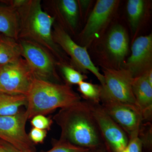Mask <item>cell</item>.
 I'll return each instance as SVG.
<instances>
[{
	"label": "cell",
	"mask_w": 152,
	"mask_h": 152,
	"mask_svg": "<svg viewBox=\"0 0 152 152\" xmlns=\"http://www.w3.org/2000/svg\"><path fill=\"white\" fill-rule=\"evenodd\" d=\"M53 119L61 129L60 140L90 151L106 148L86 101L60 109Z\"/></svg>",
	"instance_id": "cell-1"
},
{
	"label": "cell",
	"mask_w": 152,
	"mask_h": 152,
	"mask_svg": "<svg viewBox=\"0 0 152 152\" xmlns=\"http://www.w3.org/2000/svg\"><path fill=\"white\" fill-rule=\"evenodd\" d=\"M26 111L29 119L37 115H45L81 100L68 84H61L34 77L26 96Z\"/></svg>",
	"instance_id": "cell-2"
},
{
	"label": "cell",
	"mask_w": 152,
	"mask_h": 152,
	"mask_svg": "<svg viewBox=\"0 0 152 152\" xmlns=\"http://www.w3.org/2000/svg\"><path fill=\"white\" fill-rule=\"evenodd\" d=\"M16 10L20 23L18 40L33 41L59 57V48L52 37L55 18L43 11L41 1L27 0L24 5Z\"/></svg>",
	"instance_id": "cell-3"
},
{
	"label": "cell",
	"mask_w": 152,
	"mask_h": 152,
	"mask_svg": "<svg viewBox=\"0 0 152 152\" xmlns=\"http://www.w3.org/2000/svg\"><path fill=\"white\" fill-rule=\"evenodd\" d=\"M103 71L104 84L100 85L101 102L115 101L138 107L133 92L134 77L132 72L125 68H104Z\"/></svg>",
	"instance_id": "cell-4"
},
{
	"label": "cell",
	"mask_w": 152,
	"mask_h": 152,
	"mask_svg": "<svg viewBox=\"0 0 152 152\" xmlns=\"http://www.w3.org/2000/svg\"><path fill=\"white\" fill-rule=\"evenodd\" d=\"M24 58L36 77L54 82L59 80L56 71V62L51 53L47 49L33 41L18 40Z\"/></svg>",
	"instance_id": "cell-5"
},
{
	"label": "cell",
	"mask_w": 152,
	"mask_h": 152,
	"mask_svg": "<svg viewBox=\"0 0 152 152\" xmlns=\"http://www.w3.org/2000/svg\"><path fill=\"white\" fill-rule=\"evenodd\" d=\"M34 77L22 57L15 62L0 65V93L26 96Z\"/></svg>",
	"instance_id": "cell-6"
},
{
	"label": "cell",
	"mask_w": 152,
	"mask_h": 152,
	"mask_svg": "<svg viewBox=\"0 0 152 152\" xmlns=\"http://www.w3.org/2000/svg\"><path fill=\"white\" fill-rule=\"evenodd\" d=\"M86 102L96 122L107 149L110 152L124 151L129 140L127 134L111 118L101 103Z\"/></svg>",
	"instance_id": "cell-7"
},
{
	"label": "cell",
	"mask_w": 152,
	"mask_h": 152,
	"mask_svg": "<svg viewBox=\"0 0 152 152\" xmlns=\"http://www.w3.org/2000/svg\"><path fill=\"white\" fill-rule=\"evenodd\" d=\"M28 115L26 110L13 115L0 116V140L7 142L20 151L36 152L35 144L26 131Z\"/></svg>",
	"instance_id": "cell-8"
},
{
	"label": "cell",
	"mask_w": 152,
	"mask_h": 152,
	"mask_svg": "<svg viewBox=\"0 0 152 152\" xmlns=\"http://www.w3.org/2000/svg\"><path fill=\"white\" fill-rule=\"evenodd\" d=\"M52 37L55 43L59 46L70 56L73 63L82 72L90 71L103 86L104 84L103 75L94 64L85 47L76 43L65 30L58 25H55L52 31Z\"/></svg>",
	"instance_id": "cell-9"
},
{
	"label": "cell",
	"mask_w": 152,
	"mask_h": 152,
	"mask_svg": "<svg viewBox=\"0 0 152 152\" xmlns=\"http://www.w3.org/2000/svg\"><path fill=\"white\" fill-rule=\"evenodd\" d=\"M101 104L111 118L126 133L129 137L134 133L139 132L143 120L137 107L115 101H103Z\"/></svg>",
	"instance_id": "cell-10"
},
{
	"label": "cell",
	"mask_w": 152,
	"mask_h": 152,
	"mask_svg": "<svg viewBox=\"0 0 152 152\" xmlns=\"http://www.w3.org/2000/svg\"><path fill=\"white\" fill-rule=\"evenodd\" d=\"M119 1L98 0L82 31L84 45H89L106 26L116 8Z\"/></svg>",
	"instance_id": "cell-11"
},
{
	"label": "cell",
	"mask_w": 152,
	"mask_h": 152,
	"mask_svg": "<svg viewBox=\"0 0 152 152\" xmlns=\"http://www.w3.org/2000/svg\"><path fill=\"white\" fill-rule=\"evenodd\" d=\"M132 51L125 68L130 71L135 77L152 69V34L137 38L132 45Z\"/></svg>",
	"instance_id": "cell-12"
},
{
	"label": "cell",
	"mask_w": 152,
	"mask_h": 152,
	"mask_svg": "<svg viewBox=\"0 0 152 152\" xmlns=\"http://www.w3.org/2000/svg\"><path fill=\"white\" fill-rule=\"evenodd\" d=\"M132 87L143 122H152V86L148 81L146 72L134 77Z\"/></svg>",
	"instance_id": "cell-13"
},
{
	"label": "cell",
	"mask_w": 152,
	"mask_h": 152,
	"mask_svg": "<svg viewBox=\"0 0 152 152\" xmlns=\"http://www.w3.org/2000/svg\"><path fill=\"white\" fill-rule=\"evenodd\" d=\"M106 46L109 53L115 61H122L129 50V38L124 28L121 25L113 27L108 35Z\"/></svg>",
	"instance_id": "cell-14"
},
{
	"label": "cell",
	"mask_w": 152,
	"mask_h": 152,
	"mask_svg": "<svg viewBox=\"0 0 152 152\" xmlns=\"http://www.w3.org/2000/svg\"><path fill=\"white\" fill-rule=\"evenodd\" d=\"M20 23L16 9L4 4H0V34L18 39Z\"/></svg>",
	"instance_id": "cell-15"
},
{
	"label": "cell",
	"mask_w": 152,
	"mask_h": 152,
	"mask_svg": "<svg viewBox=\"0 0 152 152\" xmlns=\"http://www.w3.org/2000/svg\"><path fill=\"white\" fill-rule=\"evenodd\" d=\"M21 57L18 41L0 34V65L15 62Z\"/></svg>",
	"instance_id": "cell-16"
},
{
	"label": "cell",
	"mask_w": 152,
	"mask_h": 152,
	"mask_svg": "<svg viewBox=\"0 0 152 152\" xmlns=\"http://www.w3.org/2000/svg\"><path fill=\"white\" fill-rule=\"evenodd\" d=\"M27 104L26 97L24 95L0 93V116L18 113L23 107H26Z\"/></svg>",
	"instance_id": "cell-17"
},
{
	"label": "cell",
	"mask_w": 152,
	"mask_h": 152,
	"mask_svg": "<svg viewBox=\"0 0 152 152\" xmlns=\"http://www.w3.org/2000/svg\"><path fill=\"white\" fill-rule=\"evenodd\" d=\"M145 2L142 0H129L127 10L130 23L133 31L138 26L145 10Z\"/></svg>",
	"instance_id": "cell-18"
},
{
	"label": "cell",
	"mask_w": 152,
	"mask_h": 152,
	"mask_svg": "<svg viewBox=\"0 0 152 152\" xmlns=\"http://www.w3.org/2000/svg\"><path fill=\"white\" fill-rule=\"evenodd\" d=\"M59 8L68 23L72 28H76L77 23L78 5L75 0H61L59 2Z\"/></svg>",
	"instance_id": "cell-19"
},
{
	"label": "cell",
	"mask_w": 152,
	"mask_h": 152,
	"mask_svg": "<svg viewBox=\"0 0 152 152\" xmlns=\"http://www.w3.org/2000/svg\"><path fill=\"white\" fill-rule=\"evenodd\" d=\"M78 86V90L85 101L95 103H101L100 85L99 86L84 81Z\"/></svg>",
	"instance_id": "cell-20"
},
{
	"label": "cell",
	"mask_w": 152,
	"mask_h": 152,
	"mask_svg": "<svg viewBox=\"0 0 152 152\" xmlns=\"http://www.w3.org/2000/svg\"><path fill=\"white\" fill-rule=\"evenodd\" d=\"M138 137L143 152H152V124L151 122H143L139 128Z\"/></svg>",
	"instance_id": "cell-21"
},
{
	"label": "cell",
	"mask_w": 152,
	"mask_h": 152,
	"mask_svg": "<svg viewBox=\"0 0 152 152\" xmlns=\"http://www.w3.org/2000/svg\"><path fill=\"white\" fill-rule=\"evenodd\" d=\"M91 151L74 145L66 141L53 140L52 141V148L43 152H90Z\"/></svg>",
	"instance_id": "cell-22"
},
{
	"label": "cell",
	"mask_w": 152,
	"mask_h": 152,
	"mask_svg": "<svg viewBox=\"0 0 152 152\" xmlns=\"http://www.w3.org/2000/svg\"><path fill=\"white\" fill-rule=\"evenodd\" d=\"M61 69L67 83V84L78 85L87 78L86 76L69 66L62 65Z\"/></svg>",
	"instance_id": "cell-23"
},
{
	"label": "cell",
	"mask_w": 152,
	"mask_h": 152,
	"mask_svg": "<svg viewBox=\"0 0 152 152\" xmlns=\"http://www.w3.org/2000/svg\"><path fill=\"white\" fill-rule=\"evenodd\" d=\"M53 124V120L44 115H39L32 118L31 124L33 127L49 130Z\"/></svg>",
	"instance_id": "cell-24"
},
{
	"label": "cell",
	"mask_w": 152,
	"mask_h": 152,
	"mask_svg": "<svg viewBox=\"0 0 152 152\" xmlns=\"http://www.w3.org/2000/svg\"><path fill=\"white\" fill-rule=\"evenodd\" d=\"M129 139L127 146L122 152H143L141 142L138 137V132L131 135Z\"/></svg>",
	"instance_id": "cell-25"
},
{
	"label": "cell",
	"mask_w": 152,
	"mask_h": 152,
	"mask_svg": "<svg viewBox=\"0 0 152 152\" xmlns=\"http://www.w3.org/2000/svg\"><path fill=\"white\" fill-rule=\"evenodd\" d=\"M48 132L45 130L33 127L29 134V137L34 144L42 143L47 137Z\"/></svg>",
	"instance_id": "cell-26"
},
{
	"label": "cell",
	"mask_w": 152,
	"mask_h": 152,
	"mask_svg": "<svg viewBox=\"0 0 152 152\" xmlns=\"http://www.w3.org/2000/svg\"><path fill=\"white\" fill-rule=\"evenodd\" d=\"M27 1V0H12V1H3L1 2L16 10L24 5Z\"/></svg>",
	"instance_id": "cell-27"
},
{
	"label": "cell",
	"mask_w": 152,
	"mask_h": 152,
	"mask_svg": "<svg viewBox=\"0 0 152 152\" xmlns=\"http://www.w3.org/2000/svg\"><path fill=\"white\" fill-rule=\"evenodd\" d=\"M0 146L5 152H21L12 145L0 140Z\"/></svg>",
	"instance_id": "cell-28"
},
{
	"label": "cell",
	"mask_w": 152,
	"mask_h": 152,
	"mask_svg": "<svg viewBox=\"0 0 152 152\" xmlns=\"http://www.w3.org/2000/svg\"><path fill=\"white\" fill-rule=\"evenodd\" d=\"M90 152H110L106 148H102L98 149L91 151Z\"/></svg>",
	"instance_id": "cell-29"
},
{
	"label": "cell",
	"mask_w": 152,
	"mask_h": 152,
	"mask_svg": "<svg viewBox=\"0 0 152 152\" xmlns=\"http://www.w3.org/2000/svg\"><path fill=\"white\" fill-rule=\"evenodd\" d=\"M0 152H5L3 149L1 147V146H0Z\"/></svg>",
	"instance_id": "cell-30"
},
{
	"label": "cell",
	"mask_w": 152,
	"mask_h": 152,
	"mask_svg": "<svg viewBox=\"0 0 152 152\" xmlns=\"http://www.w3.org/2000/svg\"><path fill=\"white\" fill-rule=\"evenodd\" d=\"M21 152H31L29 151H24Z\"/></svg>",
	"instance_id": "cell-31"
}]
</instances>
